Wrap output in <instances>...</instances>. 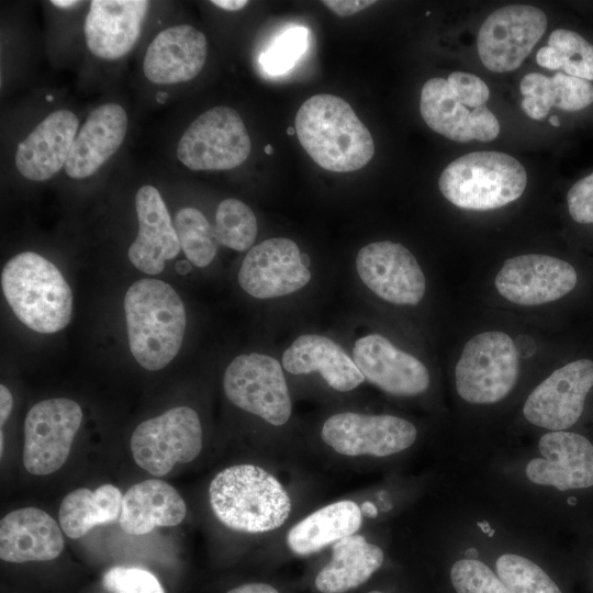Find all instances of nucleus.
<instances>
[{
  "label": "nucleus",
  "mask_w": 593,
  "mask_h": 593,
  "mask_svg": "<svg viewBox=\"0 0 593 593\" xmlns=\"http://www.w3.org/2000/svg\"><path fill=\"white\" fill-rule=\"evenodd\" d=\"M295 133L310 157L334 172L355 171L373 157L369 130L350 104L328 93L305 100L295 115Z\"/></svg>",
  "instance_id": "1"
},
{
  "label": "nucleus",
  "mask_w": 593,
  "mask_h": 593,
  "mask_svg": "<svg viewBox=\"0 0 593 593\" xmlns=\"http://www.w3.org/2000/svg\"><path fill=\"white\" fill-rule=\"evenodd\" d=\"M130 350L146 370L165 368L179 353L187 324L186 309L167 282L144 278L124 296Z\"/></svg>",
  "instance_id": "2"
},
{
  "label": "nucleus",
  "mask_w": 593,
  "mask_h": 593,
  "mask_svg": "<svg viewBox=\"0 0 593 593\" xmlns=\"http://www.w3.org/2000/svg\"><path fill=\"white\" fill-rule=\"evenodd\" d=\"M209 499L215 517L243 533L273 530L291 512L282 484L256 465H235L220 471L210 483Z\"/></svg>",
  "instance_id": "3"
},
{
  "label": "nucleus",
  "mask_w": 593,
  "mask_h": 593,
  "mask_svg": "<svg viewBox=\"0 0 593 593\" xmlns=\"http://www.w3.org/2000/svg\"><path fill=\"white\" fill-rule=\"evenodd\" d=\"M4 298L20 322L32 331L52 334L72 316V292L59 269L43 256L23 251L1 272Z\"/></svg>",
  "instance_id": "4"
},
{
  "label": "nucleus",
  "mask_w": 593,
  "mask_h": 593,
  "mask_svg": "<svg viewBox=\"0 0 593 593\" xmlns=\"http://www.w3.org/2000/svg\"><path fill=\"white\" fill-rule=\"evenodd\" d=\"M527 174L513 156L502 152H473L451 161L441 172L438 187L454 205L473 211L504 206L526 189Z\"/></svg>",
  "instance_id": "5"
},
{
  "label": "nucleus",
  "mask_w": 593,
  "mask_h": 593,
  "mask_svg": "<svg viewBox=\"0 0 593 593\" xmlns=\"http://www.w3.org/2000/svg\"><path fill=\"white\" fill-rule=\"evenodd\" d=\"M518 376V351L499 331L483 332L467 342L456 365V389L467 402L492 404L504 399Z\"/></svg>",
  "instance_id": "6"
},
{
  "label": "nucleus",
  "mask_w": 593,
  "mask_h": 593,
  "mask_svg": "<svg viewBox=\"0 0 593 593\" xmlns=\"http://www.w3.org/2000/svg\"><path fill=\"white\" fill-rule=\"evenodd\" d=\"M223 389L234 405L271 425L281 426L291 416L282 366L271 356L251 353L235 357L225 369Z\"/></svg>",
  "instance_id": "7"
},
{
  "label": "nucleus",
  "mask_w": 593,
  "mask_h": 593,
  "mask_svg": "<svg viewBox=\"0 0 593 593\" xmlns=\"http://www.w3.org/2000/svg\"><path fill=\"white\" fill-rule=\"evenodd\" d=\"M250 138L240 115L215 107L200 114L182 134L178 159L191 170H227L249 156Z\"/></svg>",
  "instance_id": "8"
},
{
  "label": "nucleus",
  "mask_w": 593,
  "mask_h": 593,
  "mask_svg": "<svg viewBox=\"0 0 593 593\" xmlns=\"http://www.w3.org/2000/svg\"><path fill=\"white\" fill-rule=\"evenodd\" d=\"M131 450L138 467L161 477L177 463L197 458L202 448V427L194 410L178 406L142 422L131 437Z\"/></svg>",
  "instance_id": "9"
},
{
  "label": "nucleus",
  "mask_w": 593,
  "mask_h": 593,
  "mask_svg": "<svg viewBox=\"0 0 593 593\" xmlns=\"http://www.w3.org/2000/svg\"><path fill=\"white\" fill-rule=\"evenodd\" d=\"M82 421L80 405L70 399L41 401L24 421L23 465L35 475L57 471L67 460Z\"/></svg>",
  "instance_id": "10"
},
{
  "label": "nucleus",
  "mask_w": 593,
  "mask_h": 593,
  "mask_svg": "<svg viewBox=\"0 0 593 593\" xmlns=\"http://www.w3.org/2000/svg\"><path fill=\"white\" fill-rule=\"evenodd\" d=\"M547 29V16L528 4H511L493 11L478 34V54L493 72L521 66Z\"/></svg>",
  "instance_id": "11"
},
{
  "label": "nucleus",
  "mask_w": 593,
  "mask_h": 593,
  "mask_svg": "<svg viewBox=\"0 0 593 593\" xmlns=\"http://www.w3.org/2000/svg\"><path fill=\"white\" fill-rule=\"evenodd\" d=\"M310 259L292 239L273 237L253 246L238 271V283L256 299L294 293L311 280Z\"/></svg>",
  "instance_id": "12"
},
{
  "label": "nucleus",
  "mask_w": 593,
  "mask_h": 593,
  "mask_svg": "<svg viewBox=\"0 0 593 593\" xmlns=\"http://www.w3.org/2000/svg\"><path fill=\"white\" fill-rule=\"evenodd\" d=\"M321 436L340 455L385 457L411 447L417 429L407 419L393 415L342 412L324 422Z\"/></svg>",
  "instance_id": "13"
},
{
  "label": "nucleus",
  "mask_w": 593,
  "mask_h": 593,
  "mask_svg": "<svg viewBox=\"0 0 593 593\" xmlns=\"http://www.w3.org/2000/svg\"><path fill=\"white\" fill-rule=\"evenodd\" d=\"M356 269L365 286L389 303L416 305L425 294L424 272L415 256L400 243L365 245L357 253Z\"/></svg>",
  "instance_id": "14"
},
{
  "label": "nucleus",
  "mask_w": 593,
  "mask_h": 593,
  "mask_svg": "<svg viewBox=\"0 0 593 593\" xmlns=\"http://www.w3.org/2000/svg\"><path fill=\"white\" fill-rule=\"evenodd\" d=\"M593 387V361L579 359L556 369L525 401V418L552 432L567 429L580 418Z\"/></svg>",
  "instance_id": "15"
},
{
  "label": "nucleus",
  "mask_w": 593,
  "mask_h": 593,
  "mask_svg": "<svg viewBox=\"0 0 593 593\" xmlns=\"http://www.w3.org/2000/svg\"><path fill=\"white\" fill-rule=\"evenodd\" d=\"M578 275L567 261L540 254L506 259L495 277V287L506 300L519 305L556 301L575 287Z\"/></svg>",
  "instance_id": "16"
},
{
  "label": "nucleus",
  "mask_w": 593,
  "mask_h": 593,
  "mask_svg": "<svg viewBox=\"0 0 593 593\" xmlns=\"http://www.w3.org/2000/svg\"><path fill=\"white\" fill-rule=\"evenodd\" d=\"M353 360L365 379L389 394L414 396L429 387L426 366L380 334L358 338L354 344Z\"/></svg>",
  "instance_id": "17"
},
{
  "label": "nucleus",
  "mask_w": 593,
  "mask_h": 593,
  "mask_svg": "<svg viewBox=\"0 0 593 593\" xmlns=\"http://www.w3.org/2000/svg\"><path fill=\"white\" fill-rule=\"evenodd\" d=\"M419 110L428 127L454 142H491L500 133V123L485 104L467 107L444 78L435 77L424 83Z\"/></svg>",
  "instance_id": "18"
},
{
  "label": "nucleus",
  "mask_w": 593,
  "mask_h": 593,
  "mask_svg": "<svg viewBox=\"0 0 593 593\" xmlns=\"http://www.w3.org/2000/svg\"><path fill=\"white\" fill-rule=\"evenodd\" d=\"M538 447L542 458H535L526 466L532 482L560 491L593 485V445L585 437L550 432L540 438Z\"/></svg>",
  "instance_id": "19"
},
{
  "label": "nucleus",
  "mask_w": 593,
  "mask_h": 593,
  "mask_svg": "<svg viewBox=\"0 0 593 593\" xmlns=\"http://www.w3.org/2000/svg\"><path fill=\"white\" fill-rule=\"evenodd\" d=\"M135 209L138 233L128 247L127 256L136 269L155 276L164 270L167 260L179 254L180 243L167 206L155 187L138 189Z\"/></svg>",
  "instance_id": "20"
},
{
  "label": "nucleus",
  "mask_w": 593,
  "mask_h": 593,
  "mask_svg": "<svg viewBox=\"0 0 593 593\" xmlns=\"http://www.w3.org/2000/svg\"><path fill=\"white\" fill-rule=\"evenodd\" d=\"M208 54L205 35L189 24L160 31L147 47L143 71L159 85L184 82L202 70Z\"/></svg>",
  "instance_id": "21"
},
{
  "label": "nucleus",
  "mask_w": 593,
  "mask_h": 593,
  "mask_svg": "<svg viewBox=\"0 0 593 593\" xmlns=\"http://www.w3.org/2000/svg\"><path fill=\"white\" fill-rule=\"evenodd\" d=\"M149 2L144 0H93L85 22L89 51L97 57L115 60L137 42Z\"/></svg>",
  "instance_id": "22"
},
{
  "label": "nucleus",
  "mask_w": 593,
  "mask_h": 593,
  "mask_svg": "<svg viewBox=\"0 0 593 593\" xmlns=\"http://www.w3.org/2000/svg\"><path fill=\"white\" fill-rule=\"evenodd\" d=\"M78 126V118L69 110L51 113L18 146V171L33 181L52 178L66 165Z\"/></svg>",
  "instance_id": "23"
},
{
  "label": "nucleus",
  "mask_w": 593,
  "mask_h": 593,
  "mask_svg": "<svg viewBox=\"0 0 593 593\" xmlns=\"http://www.w3.org/2000/svg\"><path fill=\"white\" fill-rule=\"evenodd\" d=\"M64 549L56 521L37 507H23L0 522V558L7 562L48 561Z\"/></svg>",
  "instance_id": "24"
},
{
  "label": "nucleus",
  "mask_w": 593,
  "mask_h": 593,
  "mask_svg": "<svg viewBox=\"0 0 593 593\" xmlns=\"http://www.w3.org/2000/svg\"><path fill=\"white\" fill-rule=\"evenodd\" d=\"M127 131L125 110L116 103L93 109L77 134L65 171L74 179L96 174L120 148Z\"/></svg>",
  "instance_id": "25"
},
{
  "label": "nucleus",
  "mask_w": 593,
  "mask_h": 593,
  "mask_svg": "<svg viewBox=\"0 0 593 593\" xmlns=\"http://www.w3.org/2000/svg\"><path fill=\"white\" fill-rule=\"evenodd\" d=\"M282 367L292 374L320 372L331 388L340 392L351 391L365 380L353 357L336 342L318 334L296 337L282 355Z\"/></svg>",
  "instance_id": "26"
},
{
  "label": "nucleus",
  "mask_w": 593,
  "mask_h": 593,
  "mask_svg": "<svg viewBox=\"0 0 593 593\" xmlns=\"http://www.w3.org/2000/svg\"><path fill=\"white\" fill-rule=\"evenodd\" d=\"M187 506L169 483L149 479L132 485L123 495L119 523L131 535H145L155 527H170L186 517Z\"/></svg>",
  "instance_id": "27"
},
{
  "label": "nucleus",
  "mask_w": 593,
  "mask_h": 593,
  "mask_svg": "<svg viewBox=\"0 0 593 593\" xmlns=\"http://www.w3.org/2000/svg\"><path fill=\"white\" fill-rule=\"evenodd\" d=\"M380 547L361 535L346 536L333 545L329 562L315 578L322 593H344L363 584L382 566Z\"/></svg>",
  "instance_id": "28"
},
{
  "label": "nucleus",
  "mask_w": 593,
  "mask_h": 593,
  "mask_svg": "<svg viewBox=\"0 0 593 593\" xmlns=\"http://www.w3.org/2000/svg\"><path fill=\"white\" fill-rule=\"evenodd\" d=\"M361 523L362 512L354 501H337L296 523L288 532L287 545L293 553L309 556L355 535Z\"/></svg>",
  "instance_id": "29"
},
{
  "label": "nucleus",
  "mask_w": 593,
  "mask_h": 593,
  "mask_svg": "<svg viewBox=\"0 0 593 593\" xmlns=\"http://www.w3.org/2000/svg\"><path fill=\"white\" fill-rule=\"evenodd\" d=\"M519 90L524 96L522 109L534 120L546 118L552 107L574 112L593 103V83L564 72L551 78L529 72L521 80Z\"/></svg>",
  "instance_id": "30"
},
{
  "label": "nucleus",
  "mask_w": 593,
  "mask_h": 593,
  "mask_svg": "<svg viewBox=\"0 0 593 593\" xmlns=\"http://www.w3.org/2000/svg\"><path fill=\"white\" fill-rule=\"evenodd\" d=\"M122 500L121 491L112 484H103L94 491L74 490L59 506V526L67 537L78 539L97 525L120 517Z\"/></svg>",
  "instance_id": "31"
},
{
  "label": "nucleus",
  "mask_w": 593,
  "mask_h": 593,
  "mask_svg": "<svg viewBox=\"0 0 593 593\" xmlns=\"http://www.w3.org/2000/svg\"><path fill=\"white\" fill-rule=\"evenodd\" d=\"M536 61L549 70L563 69L567 75L593 80V45L574 31H552L547 46L537 52Z\"/></svg>",
  "instance_id": "32"
},
{
  "label": "nucleus",
  "mask_w": 593,
  "mask_h": 593,
  "mask_svg": "<svg viewBox=\"0 0 593 593\" xmlns=\"http://www.w3.org/2000/svg\"><path fill=\"white\" fill-rule=\"evenodd\" d=\"M174 227L189 262L203 268L213 261L219 243L214 228L202 212L191 206L178 210Z\"/></svg>",
  "instance_id": "33"
},
{
  "label": "nucleus",
  "mask_w": 593,
  "mask_h": 593,
  "mask_svg": "<svg viewBox=\"0 0 593 593\" xmlns=\"http://www.w3.org/2000/svg\"><path fill=\"white\" fill-rule=\"evenodd\" d=\"M258 231L257 219L251 209L234 198L223 200L215 213L217 243L236 251L251 248Z\"/></svg>",
  "instance_id": "34"
},
{
  "label": "nucleus",
  "mask_w": 593,
  "mask_h": 593,
  "mask_svg": "<svg viewBox=\"0 0 593 593\" xmlns=\"http://www.w3.org/2000/svg\"><path fill=\"white\" fill-rule=\"evenodd\" d=\"M496 571L499 579L511 593H561L539 566L522 556H500Z\"/></svg>",
  "instance_id": "35"
},
{
  "label": "nucleus",
  "mask_w": 593,
  "mask_h": 593,
  "mask_svg": "<svg viewBox=\"0 0 593 593\" xmlns=\"http://www.w3.org/2000/svg\"><path fill=\"white\" fill-rule=\"evenodd\" d=\"M307 43V31L295 26L282 32L260 56L262 68L277 76L291 69L304 53Z\"/></svg>",
  "instance_id": "36"
},
{
  "label": "nucleus",
  "mask_w": 593,
  "mask_h": 593,
  "mask_svg": "<svg viewBox=\"0 0 593 593\" xmlns=\"http://www.w3.org/2000/svg\"><path fill=\"white\" fill-rule=\"evenodd\" d=\"M101 582L110 593H165L152 572L136 567H112L104 572Z\"/></svg>",
  "instance_id": "37"
},
{
  "label": "nucleus",
  "mask_w": 593,
  "mask_h": 593,
  "mask_svg": "<svg viewBox=\"0 0 593 593\" xmlns=\"http://www.w3.org/2000/svg\"><path fill=\"white\" fill-rule=\"evenodd\" d=\"M450 578L457 593H489L502 583L488 566L475 559L455 562Z\"/></svg>",
  "instance_id": "38"
},
{
  "label": "nucleus",
  "mask_w": 593,
  "mask_h": 593,
  "mask_svg": "<svg viewBox=\"0 0 593 593\" xmlns=\"http://www.w3.org/2000/svg\"><path fill=\"white\" fill-rule=\"evenodd\" d=\"M447 82L457 98L471 109L485 104L490 97L489 87L475 75L455 71L448 76Z\"/></svg>",
  "instance_id": "39"
},
{
  "label": "nucleus",
  "mask_w": 593,
  "mask_h": 593,
  "mask_svg": "<svg viewBox=\"0 0 593 593\" xmlns=\"http://www.w3.org/2000/svg\"><path fill=\"white\" fill-rule=\"evenodd\" d=\"M570 216L578 223H593V172L578 180L568 191Z\"/></svg>",
  "instance_id": "40"
},
{
  "label": "nucleus",
  "mask_w": 593,
  "mask_h": 593,
  "mask_svg": "<svg viewBox=\"0 0 593 593\" xmlns=\"http://www.w3.org/2000/svg\"><path fill=\"white\" fill-rule=\"evenodd\" d=\"M374 3L376 1L373 0H324L323 1V4H325L336 15L342 16V18L353 15Z\"/></svg>",
  "instance_id": "41"
},
{
  "label": "nucleus",
  "mask_w": 593,
  "mask_h": 593,
  "mask_svg": "<svg viewBox=\"0 0 593 593\" xmlns=\"http://www.w3.org/2000/svg\"><path fill=\"white\" fill-rule=\"evenodd\" d=\"M227 593H279L273 586L261 583V582H253V583H246L238 585L236 588L231 589L227 591Z\"/></svg>",
  "instance_id": "42"
},
{
  "label": "nucleus",
  "mask_w": 593,
  "mask_h": 593,
  "mask_svg": "<svg viewBox=\"0 0 593 593\" xmlns=\"http://www.w3.org/2000/svg\"><path fill=\"white\" fill-rule=\"evenodd\" d=\"M13 406V399L9 389L4 385H0V424L7 422Z\"/></svg>",
  "instance_id": "43"
},
{
  "label": "nucleus",
  "mask_w": 593,
  "mask_h": 593,
  "mask_svg": "<svg viewBox=\"0 0 593 593\" xmlns=\"http://www.w3.org/2000/svg\"><path fill=\"white\" fill-rule=\"evenodd\" d=\"M219 8L228 11H237L245 8L249 2L246 0H213L211 1Z\"/></svg>",
  "instance_id": "44"
},
{
  "label": "nucleus",
  "mask_w": 593,
  "mask_h": 593,
  "mask_svg": "<svg viewBox=\"0 0 593 593\" xmlns=\"http://www.w3.org/2000/svg\"><path fill=\"white\" fill-rule=\"evenodd\" d=\"M360 510L369 517H374L378 514L377 507L371 502H363Z\"/></svg>",
  "instance_id": "45"
},
{
  "label": "nucleus",
  "mask_w": 593,
  "mask_h": 593,
  "mask_svg": "<svg viewBox=\"0 0 593 593\" xmlns=\"http://www.w3.org/2000/svg\"><path fill=\"white\" fill-rule=\"evenodd\" d=\"M51 3L58 8H70L79 2L74 0H52Z\"/></svg>",
  "instance_id": "46"
},
{
  "label": "nucleus",
  "mask_w": 593,
  "mask_h": 593,
  "mask_svg": "<svg viewBox=\"0 0 593 593\" xmlns=\"http://www.w3.org/2000/svg\"><path fill=\"white\" fill-rule=\"evenodd\" d=\"M177 271L180 273H187L190 271V265L189 261H180L176 265Z\"/></svg>",
  "instance_id": "47"
},
{
  "label": "nucleus",
  "mask_w": 593,
  "mask_h": 593,
  "mask_svg": "<svg viewBox=\"0 0 593 593\" xmlns=\"http://www.w3.org/2000/svg\"><path fill=\"white\" fill-rule=\"evenodd\" d=\"M490 593H511L503 583L494 588Z\"/></svg>",
  "instance_id": "48"
},
{
  "label": "nucleus",
  "mask_w": 593,
  "mask_h": 593,
  "mask_svg": "<svg viewBox=\"0 0 593 593\" xmlns=\"http://www.w3.org/2000/svg\"><path fill=\"white\" fill-rule=\"evenodd\" d=\"M168 98V93L166 92H158L156 94V101L159 102V103H165L166 99Z\"/></svg>",
  "instance_id": "49"
},
{
  "label": "nucleus",
  "mask_w": 593,
  "mask_h": 593,
  "mask_svg": "<svg viewBox=\"0 0 593 593\" xmlns=\"http://www.w3.org/2000/svg\"><path fill=\"white\" fill-rule=\"evenodd\" d=\"M479 527L486 534L491 532V526L488 522L478 523Z\"/></svg>",
  "instance_id": "50"
},
{
  "label": "nucleus",
  "mask_w": 593,
  "mask_h": 593,
  "mask_svg": "<svg viewBox=\"0 0 593 593\" xmlns=\"http://www.w3.org/2000/svg\"><path fill=\"white\" fill-rule=\"evenodd\" d=\"M549 123L555 126V127H559L560 126V121L558 119L557 115H552L550 119H549Z\"/></svg>",
  "instance_id": "51"
},
{
  "label": "nucleus",
  "mask_w": 593,
  "mask_h": 593,
  "mask_svg": "<svg viewBox=\"0 0 593 593\" xmlns=\"http://www.w3.org/2000/svg\"><path fill=\"white\" fill-rule=\"evenodd\" d=\"M0 451L2 455V451H3V432L2 430L0 432Z\"/></svg>",
  "instance_id": "52"
},
{
  "label": "nucleus",
  "mask_w": 593,
  "mask_h": 593,
  "mask_svg": "<svg viewBox=\"0 0 593 593\" xmlns=\"http://www.w3.org/2000/svg\"><path fill=\"white\" fill-rule=\"evenodd\" d=\"M265 152H266V154L270 155V154L272 153V147H271V145H266Z\"/></svg>",
  "instance_id": "53"
},
{
  "label": "nucleus",
  "mask_w": 593,
  "mask_h": 593,
  "mask_svg": "<svg viewBox=\"0 0 593 593\" xmlns=\"http://www.w3.org/2000/svg\"><path fill=\"white\" fill-rule=\"evenodd\" d=\"M287 132H288L289 135H293V134H295V128L294 127H288Z\"/></svg>",
  "instance_id": "54"
},
{
  "label": "nucleus",
  "mask_w": 593,
  "mask_h": 593,
  "mask_svg": "<svg viewBox=\"0 0 593 593\" xmlns=\"http://www.w3.org/2000/svg\"><path fill=\"white\" fill-rule=\"evenodd\" d=\"M46 100H47V101H52V100H53V97H52V96H46Z\"/></svg>",
  "instance_id": "55"
},
{
  "label": "nucleus",
  "mask_w": 593,
  "mask_h": 593,
  "mask_svg": "<svg viewBox=\"0 0 593 593\" xmlns=\"http://www.w3.org/2000/svg\"><path fill=\"white\" fill-rule=\"evenodd\" d=\"M493 534H494V530L491 529V532L489 533V536L491 537V536H493Z\"/></svg>",
  "instance_id": "56"
},
{
  "label": "nucleus",
  "mask_w": 593,
  "mask_h": 593,
  "mask_svg": "<svg viewBox=\"0 0 593 593\" xmlns=\"http://www.w3.org/2000/svg\"><path fill=\"white\" fill-rule=\"evenodd\" d=\"M368 593H382V592H380V591H370Z\"/></svg>",
  "instance_id": "57"
}]
</instances>
